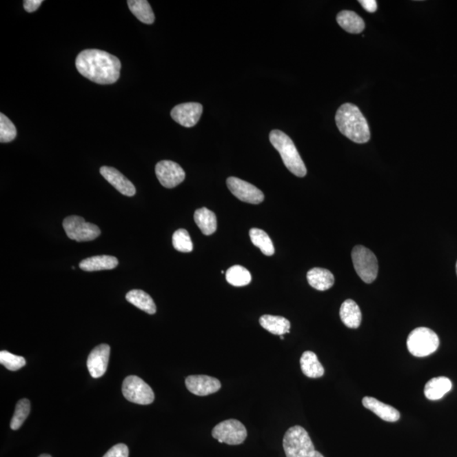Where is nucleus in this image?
<instances>
[{"mask_svg":"<svg viewBox=\"0 0 457 457\" xmlns=\"http://www.w3.org/2000/svg\"><path fill=\"white\" fill-rule=\"evenodd\" d=\"M76 66L81 75L98 84L115 83L121 75L120 59L103 50L81 51L76 59Z\"/></svg>","mask_w":457,"mask_h":457,"instance_id":"f257e3e1","label":"nucleus"},{"mask_svg":"<svg viewBox=\"0 0 457 457\" xmlns=\"http://www.w3.org/2000/svg\"><path fill=\"white\" fill-rule=\"evenodd\" d=\"M338 129L348 139L363 144L370 140V129L365 117L358 106L345 103L338 109L336 114Z\"/></svg>","mask_w":457,"mask_h":457,"instance_id":"f03ea898","label":"nucleus"},{"mask_svg":"<svg viewBox=\"0 0 457 457\" xmlns=\"http://www.w3.org/2000/svg\"><path fill=\"white\" fill-rule=\"evenodd\" d=\"M271 144L281 154L286 168L296 176L304 177L307 174L306 165L301 158L293 141L285 133L274 130L270 134Z\"/></svg>","mask_w":457,"mask_h":457,"instance_id":"7ed1b4c3","label":"nucleus"},{"mask_svg":"<svg viewBox=\"0 0 457 457\" xmlns=\"http://www.w3.org/2000/svg\"><path fill=\"white\" fill-rule=\"evenodd\" d=\"M283 447L286 457H325L316 451L306 429L298 425L286 431Z\"/></svg>","mask_w":457,"mask_h":457,"instance_id":"20e7f679","label":"nucleus"},{"mask_svg":"<svg viewBox=\"0 0 457 457\" xmlns=\"http://www.w3.org/2000/svg\"><path fill=\"white\" fill-rule=\"evenodd\" d=\"M408 351L417 358H425L436 352L440 339L432 329L420 327L412 330L407 341Z\"/></svg>","mask_w":457,"mask_h":457,"instance_id":"39448f33","label":"nucleus"},{"mask_svg":"<svg viewBox=\"0 0 457 457\" xmlns=\"http://www.w3.org/2000/svg\"><path fill=\"white\" fill-rule=\"evenodd\" d=\"M352 258L356 274L365 283L376 280L378 263L373 252L363 246H356L352 252Z\"/></svg>","mask_w":457,"mask_h":457,"instance_id":"423d86ee","label":"nucleus"},{"mask_svg":"<svg viewBox=\"0 0 457 457\" xmlns=\"http://www.w3.org/2000/svg\"><path fill=\"white\" fill-rule=\"evenodd\" d=\"M63 227L67 236L78 243L94 241L101 234L98 226L75 215L65 218L63 221Z\"/></svg>","mask_w":457,"mask_h":457,"instance_id":"0eeeda50","label":"nucleus"},{"mask_svg":"<svg viewBox=\"0 0 457 457\" xmlns=\"http://www.w3.org/2000/svg\"><path fill=\"white\" fill-rule=\"evenodd\" d=\"M212 436L221 443L238 445L246 440L247 431L246 427L238 420L229 419L215 426L212 431Z\"/></svg>","mask_w":457,"mask_h":457,"instance_id":"6e6552de","label":"nucleus"},{"mask_svg":"<svg viewBox=\"0 0 457 457\" xmlns=\"http://www.w3.org/2000/svg\"><path fill=\"white\" fill-rule=\"evenodd\" d=\"M122 393L126 400L139 405H150L155 398L150 386L135 375L125 378Z\"/></svg>","mask_w":457,"mask_h":457,"instance_id":"1a4fd4ad","label":"nucleus"},{"mask_svg":"<svg viewBox=\"0 0 457 457\" xmlns=\"http://www.w3.org/2000/svg\"><path fill=\"white\" fill-rule=\"evenodd\" d=\"M229 190L243 202L258 204L265 199V195L255 185L236 177H230L226 181Z\"/></svg>","mask_w":457,"mask_h":457,"instance_id":"9d476101","label":"nucleus"},{"mask_svg":"<svg viewBox=\"0 0 457 457\" xmlns=\"http://www.w3.org/2000/svg\"><path fill=\"white\" fill-rule=\"evenodd\" d=\"M155 173L163 187L174 188L183 182L185 178L184 170L177 163L170 161L159 162Z\"/></svg>","mask_w":457,"mask_h":457,"instance_id":"9b49d317","label":"nucleus"},{"mask_svg":"<svg viewBox=\"0 0 457 457\" xmlns=\"http://www.w3.org/2000/svg\"><path fill=\"white\" fill-rule=\"evenodd\" d=\"M185 386L194 395L205 396L218 392L221 383L218 378L207 375H191L185 378Z\"/></svg>","mask_w":457,"mask_h":457,"instance_id":"f8f14e48","label":"nucleus"},{"mask_svg":"<svg viewBox=\"0 0 457 457\" xmlns=\"http://www.w3.org/2000/svg\"><path fill=\"white\" fill-rule=\"evenodd\" d=\"M203 114V105L199 103H185L176 105L172 110V117L184 128H192L198 124Z\"/></svg>","mask_w":457,"mask_h":457,"instance_id":"ddd939ff","label":"nucleus"},{"mask_svg":"<svg viewBox=\"0 0 457 457\" xmlns=\"http://www.w3.org/2000/svg\"><path fill=\"white\" fill-rule=\"evenodd\" d=\"M110 355V347L102 344L96 347L88 356L87 365L89 373L94 378L102 377L107 371Z\"/></svg>","mask_w":457,"mask_h":457,"instance_id":"4468645a","label":"nucleus"},{"mask_svg":"<svg viewBox=\"0 0 457 457\" xmlns=\"http://www.w3.org/2000/svg\"><path fill=\"white\" fill-rule=\"evenodd\" d=\"M100 174L121 194L126 196H133L136 194V188L132 182L113 167H101Z\"/></svg>","mask_w":457,"mask_h":457,"instance_id":"2eb2a0df","label":"nucleus"},{"mask_svg":"<svg viewBox=\"0 0 457 457\" xmlns=\"http://www.w3.org/2000/svg\"><path fill=\"white\" fill-rule=\"evenodd\" d=\"M363 407L373 412L378 418L386 422H396L400 419L399 411L389 405L381 403L374 397L366 396L363 399Z\"/></svg>","mask_w":457,"mask_h":457,"instance_id":"dca6fc26","label":"nucleus"},{"mask_svg":"<svg viewBox=\"0 0 457 457\" xmlns=\"http://www.w3.org/2000/svg\"><path fill=\"white\" fill-rule=\"evenodd\" d=\"M308 283L318 291L324 292L332 287L334 277L329 270L322 267H314L307 274Z\"/></svg>","mask_w":457,"mask_h":457,"instance_id":"f3484780","label":"nucleus"},{"mask_svg":"<svg viewBox=\"0 0 457 457\" xmlns=\"http://www.w3.org/2000/svg\"><path fill=\"white\" fill-rule=\"evenodd\" d=\"M340 316L343 324L350 329H358L362 322V313L354 301L348 299L341 305Z\"/></svg>","mask_w":457,"mask_h":457,"instance_id":"a211bd4d","label":"nucleus"},{"mask_svg":"<svg viewBox=\"0 0 457 457\" xmlns=\"http://www.w3.org/2000/svg\"><path fill=\"white\" fill-rule=\"evenodd\" d=\"M118 263V259L113 256L100 255L83 260L79 267L81 270L88 272H94V271L114 270Z\"/></svg>","mask_w":457,"mask_h":457,"instance_id":"6ab92c4d","label":"nucleus"},{"mask_svg":"<svg viewBox=\"0 0 457 457\" xmlns=\"http://www.w3.org/2000/svg\"><path fill=\"white\" fill-rule=\"evenodd\" d=\"M338 24L345 31L352 34H358L365 29V22L358 14L351 10H343L337 14Z\"/></svg>","mask_w":457,"mask_h":457,"instance_id":"aec40b11","label":"nucleus"},{"mask_svg":"<svg viewBox=\"0 0 457 457\" xmlns=\"http://www.w3.org/2000/svg\"><path fill=\"white\" fill-rule=\"evenodd\" d=\"M452 389V383L447 377L433 378L427 383L425 395L430 400H440Z\"/></svg>","mask_w":457,"mask_h":457,"instance_id":"412c9836","label":"nucleus"},{"mask_svg":"<svg viewBox=\"0 0 457 457\" xmlns=\"http://www.w3.org/2000/svg\"><path fill=\"white\" fill-rule=\"evenodd\" d=\"M259 323L267 332L280 336L289 333L291 329V323L281 316L263 315L259 318Z\"/></svg>","mask_w":457,"mask_h":457,"instance_id":"4be33fe9","label":"nucleus"},{"mask_svg":"<svg viewBox=\"0 0 457 457\" xmlns=\"http://www.w3.org/2000/svg\"><path fill=\"white\" fill-rule=\"evenodd\" d=\"M300 364L303 373L308 378H318L325 374L324 367L313 352H305L300 359Z\"/></svg>","mask_w":457,"mask_h":457,"instance_id":"5701e85b","label":"nucleus"},{"mask_svg":"<svg viewBox=\"0 0 457 457\" xmlns=\"http://www.w3.org/2000/svg\"><path fill=\"white\" fill-rule=\"evenodd\" d=\"M194 221L203 235L210 236L216 232V215L214 214V212L207 210V207H202V209L196 210Z\"/></svg>","mask_w":457,"mask_h":457,"instance_id":"b1692460","label":"nucleus"},{"mask_svg":"<svg viewBox=\"0 0 457 457\" xmlns=\"http://www.w3.org/2000/svg\"><path fill=\"white\" fill-rule=\"evenodd\" d=\"M126 300L148 314H154L157 308L152 297L142 290H132L125 296Z\"/></svg>","mask_w":457,"mask_h":457,"instance_id":"393cba45","label":"nucleus"},{"mask_svg":"<svg viewBox=\"0 0 457 457\" xmlns=\"http://www.w3.org/2000/svg\"><path fill=\"white\" fill-rule=\"evenodd\" d=\"M130 10L137 19L145 24H152L155 17L150 3L147 0H129L128 1Z\"/></svg>","mask_w":457,"mask_h":457,"instance_id":"a878e982","label":"nucleus"},{"mask_svg":"<svg viewBox=\"0 0 457 457\" xmlns=\"http://www.w3.org/2000/svg\"><path fill=\"white\" fill-rule=\"evenodd\" d=\"M252 244L260 249V251L266 256H272L274 254V247L272 240L263 230L252 228L249 232Z\"/></svg>","mask_w":457,"mask_h":457,"instance_id":"bb28decb","label":"nucleus"},{"mask_svg":"<svg viewBox=\"0 0 457 457\" xmlns=\"http://www.w3.org/2000/svg\"><path fill=\"white\" fill-rule=\"evenodd\" d=\"M225 277L229 284L236 287L247 285L252 281L250 272L246 267L240 265L230 267L226 272Z\"/></svg>","mask_w":457,"mask_h":457,"instance_id":"cd10ccee","label":"nucleus"},{"mask_svg":"<svg viewBox=\"0 0 457 457\" xmlns=\"http://www.w3.org/2000/svg\"><path fill=\"white\" fill-rule=\"evenodd\" d=\"M30 411H31V403H30L29 400L21 399L18 401L12 420L10 422L11 429H19L26 419L28 418Z\"/></svg>","mask_w":457,"mask_h":457,"instance_id":"c85d7f7f","label":"nucleus"},{"mask_svg":"<svg viewBox=\"0 0 457 457\" xmlns=\"http://www.w3.org/2000/svg\"><path fill=\"white\" fill-rule=\"evenodd\" d=\"M17 131L13 122L6 115L0 114V142L7 143L16 139Z\"/></svg>","mask_w":457,"mask_h":457,"instance_id":"c756f323","label":"nucleus"},{"mask_svg":"<svg viewBox=\"0 0 457 457\" xmlns=\"http://www.w3.org/2000/svg\"><path fill=\"white\" fill-rule=\"evenodd\" d=\"M173 247L181 252H191L193 244L187 230L180 229L174 233L172 237Z\"/></svg>","mask_w":457,"mask_h":457,"instance_id":"7c9ffc66","label":"nucleus"},{"mask_svg":"<svg viewBox=\"0 0 457 457\" xmlns=\"http://www.w3.org/2000/svg\"><path fill=\"white\" fill-rule=\"evenodd\" d=\"M0 363L10 371H17L26 365L23 356L12 354L7 351L0 352Z\"/></svg>","mask_w":457,"mask_h":457,"instance_id":"2f4dec72","label":"nucleus"},{"mask_svg":"<svg viewBox=\"0 0 457 457\" xmlns=\"http://www.w3.org/2000/svg\"><path fill=\"white\" fill-rule=\"evenodd\" d=\"M129 449L124 444L114 445L103 457H128Z\"/></svg>","mask_w":457,"mask_h":457,"instance_id":"473e14b6","label":"nucleus"},{"mask_svg":"<svg viewBox=\"0 0 457 457\" xmlns=\"http://www.w3.org/2000/svg\"><path fill=\"white\" fill-rule=\"evenodd\" d=\"M43 2V0H25L24 9L28 13L34 12L39 8Z\"/></svg>","mask_w":457,"mask_h":457,"instance_id":"72a5a7b5","label":"nucleus"},{"mask_svg":"<svg viewBox=\"0 0 457 457\" xmlns=\"http://www.w3.org/2000/svg\"><path fill=\"white\" fill-rule=\"evenodd\" d=\"M359 3L367 12L374 13L378 9L377 2L375 0H359Z\"/></svg>","mask_w":457,"mask_h":457,"instance_id":"f704fd0d","label":"nucleus"},{"mask_svg":"<svg viewBox=\"0 0 457 457\" xmlns=\"http://www.w3.org/2000/svg\"><path fill=\"white\" fill-rule=\"evenodd\" d=\"M39 457H52V456L50 455H48V454H43V455H41Z\"/></svg>","mask_w":457,"mask_h":457,"instance_id":"c9c22d12","label":"nucleus"},{"mask_svg":"<svg viewBox=\"0 0 457 457\" xmlns=\"http://www.w3.org/2000/svg\"><path fill=\"white\" fill-rule=\"evenodd\" d=\"M456 274H457V262H456Z\"/></svg>","mask_w":457,"mask_h":457,"instance_id":"e433bc0d","label":"nucleus"}]
</instances>
